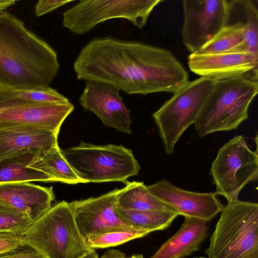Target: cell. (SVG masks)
<instances>
[{
	"label": "cell",
	"mask_w": 258,
	"mask_h": 258,
	"mask_svg": "<svg viewBox=\"0 0 258 258\" xmlns=\"http://www.w3.org/2000/svg\"><path fill=\"white\" fill-rule=\"evenodd\" d=\"M227 0H183V43L190 53L197 52L224 27Z\"/></svg>",
	"instance_id": "30bf717a"
},
{
	"label": "cell",
	"mask_w": 258,
	"mask_h": 258,
	"mask_svg": "<svg viewBox=\"0 0 258 258\" xmlns=\"http://www.w3.org/2000/svg\"><path fill=\"white\" fill-rule=\"evenodd\" d=\"M214 81L204 77L188 81L153 113L167 155L173 153L180 137L194 124Z\"/></svg>",
	"instance_id": "52a82bcc"
},
{
	"label": "cell",
	"mask_w": 258,
	"mask_h": 258,
	"mask_svg": "<svg viewBox=\"0 0 258 258\" xmlns=\"http://www.w3.org/2000/svg\"><path fill=\"white\" fill-rule=\"evenodd\" d=\"M130 258H144V257L141 254H137L132 255Z\"/></svg>",
	"instance_id": "836d02e7"
},
{
	"label": "cell",
	"mask_w": 258,
	"mask_h": 258,
	"mask_svg": "<svg viewBox=\"0 0 258 258\" xmlns=\"http://www.w3.org/2000/svg\"><path fill=\"white\" fill-rule=\"evenodd\" d=\"M74 109L70 102L1 109L0 129L33 127L59 134L61 124Z\"/></svg>",
	"instance_id": "9a60e30c"
},
{
	"label": "cell",
	"mask_w": 258,
	"mask_h": 258,
	"mask_svg": "<svg viewBox=\"0 0 258 258\" xmlns=\"http://www.w3.org/2000/svg\"><path fill=\"white\" fill-rule=\"evenodd\" d=\"M100 258H127L122 251L111 249L106 251Z\"/></svg>",
	"instance_id": "4dcf8cb0"
},
{
	"label": "cell",
	"mask_w": 258,
	"mask_h": 258,
	"mask_svg": "<svg viewBox=\"0 0 258 258\" xmlns=\"http://www.w3.org/2000/svg\"><path fill=\"white\" fill-rule=\"evenodd\" d=\"M243 41L244 34L241 30L234 27H223L196 53L212 54L231 51Z\"/></svg>",
	"instance_id": "d4e9b609"
},
{
	"label": "cell",
	"mask_w": 258,
	"mask_h": 258,
	"mask_svg": "<svg viewBox=\"0 0 258 258\" xmlns=\"http://www.w3.org/2000/svg\"><path fill=\"white\" fill-rule=\"evenodd\" d=\"M58 134L33 127L0 129V160L58 146Z\"/></svg>",
	"instance_id": "e0dca14e"
},
{
	"label": "cell",
	"mask_w": 258,
	"mask_h": 258,
	"mask_svg": "<svg viewBox=\"0 0 258 258\" xmlns=\"http://www.w3.org/2000/svg\"><path fill=\"white\" fill-rule=\"evenodd\" d=\"M147 188L153 196L184 217L208 222L221 212L224 207L215 193L184 190L165 179L147 186Z\"/></svg>",
	"instance_id": "5bb4252c"
},
{
	"label": "cell",
	"mask_w": 258,
	"mask_h": 258,
	"mask_svg": "<svg viewBox=\"0 0 258 258\" xmlns=\"http://www.w3.org/2000/svg\"><path fill=\"white\" fill-rule=\"evenodd\" d=\"M52 187L29 182L0 184V205L24 214L33 222L51 207Z\"/></svg>",
	"instance_id": "2e32d148"
},
{
	"label": "cell",
	"mask_w": 258,
	"mask_h": 258,
	"mask_svg": "<svg viewBox=\"0 0 258 258\" xmlns=\"http://www.w3.org/2000/svg\"><path fill=\"white\" fill-rule=\"evenodd\" d=\"M33 155L27 153L0 160V184L33 181L52 182L46 174L28 167Z\"/></svg>",
	"instance_id": "603a6c76"
},
{
	"label": "cell",
	"mask_w": 258,
	"mask_h": 258,
	"mask_svg": "<svg viewBox=\"0 0 258 258\" xmlns=\"http://www.w3.org/2000/svg\"><path fill=\"white\" fill-rule=\"evenodd\" d=\"M82 258H100L97 254V253L95 251V250H92L88 254H86Z\"/></svg>",
	"instance_id": "d6a6232c"
},
{
	"label": "cell",
	"mask_w": 258,
	"mask_h": 258,
	"mask_svg": "<svg viewBox=\"0 0 258 258\" xmlns=\"http://www.w3.org/2000/svg\"><path fill=\"white\" fill-rule=\"evenodd\" d=\"M117 189L97 197L69 203L81 234L89 236L113 231L147 232L137 229L124 222L116 213Z\"/></svg>",
	"instance_id": "8fae6325"
},
{
	"label": "cell",
	"mask_w": 258,
	"mask_h": 258,
	"mask_svg": "<svg viewBox=\"0 0 258 258\" xmlns=\"http://www.w3.org/2000/svg\"><path fill=\"white\" fill-rule=\"evenodd\" d=\"M74 1L39 0L34 6L35 14L39 17L50 13Z\"/></svg>",
	"instance_id": "f546056e"
},
{
	"label": "cell",
	"mask_w": 258,
	"mask_h": 258,
	"mask_svg": "<svg viewBox=\"0 0 258 258\" xmlns=\"http://www.w3.org/2000/svg\"><path fill=\"white\" fill-rule=\"evenodd\" d=\"M207 222L185 217L178 230L149 258H184L200 249L208 234Z\"/></svg>",
	"instance_id": "ac0fdd59"
},
{
	"label": "cell",
	"mask_w": 258,
	"mask_h": 258,
	"mask_svg": "<svg viewBox=\"0 0 258 258\" xmlns=\"http://www.w3.org/2000/svg\"><path fill=\"white\" fill-rule=\"evenodd\" d=\"M188 66L195 74L214 80L242 77L257 82L258 54L252 52L192 53Z\"/></svg>",
	"instance_id": "4fadbf2b"
},
{
	"label": "cell",
	"mask_w": 258,
	"mask_h": 258,
	"mask_svg": "<svg viewBox=\"0 0 258 258\" xmlns=\"http://www.w3.org/2000/svg\"><path fill=\"white\" fill-rule=\"evenodd\" d=\"M118 216L134 228L149 233L168 228L178 214L165 211H134L116 207Z\"/></svg>",
	"instance_id": "cb8c5ba5"
},
{
	"label": "cell",
	"mask_w": 258,
	"mask_h": 258,
	"mask_svg": "<svg viewBox=\"0 0 258 258\" xmlns=\"http://www.w3.org/2000/svg\"><path fill=\"white\" fill-rule=\"evenodd\" d=\"M78 176L84 182L121 181L137 175L140 166L132 151L122 145H96L81 142L61 150Z\"/></svg>",
	"instance_id": "8992f818"
},
{
	"label": "cell",
	"mask_w": 258,
	"mask_h": 258,
	"mask_svg": "<svg viewBox=\"0 0 258 258\" xmlns=\"http://www.w3.org/2000/svg\"><path fill=\"white\" fill-rule=\"evenodd\" d=\"M59 63L56 51L11 13H0V87H48Z\"/></svg>",
	"instance_id": "7a4b0ae2"
},
{
	"label": "cell",
	"mask_w": 258,
	"mask_h": 258,
	"mask_svg": "<svg viewBox=\"0 0 258 258\" xmlns=\"http://www.w3.org/2000/svg\"><path fill=\"white\" fill-rule=\"evenodd\" d=\"M15 0H0V13H3L10 7L17 3Z\"/></svg>",
	"instance_id": "1f68e13d"
},
{
	"label": "cell",
	"mask_w": 258,
	"mask_h": 258,
	"mask_svg": "<svg viewBox=\"0 0 258 258\" xmlns=\"http://www.w3.org/2000/svg\"><path fill=\"white\" fill-rule=\"evenodd\" d=\"M161 0L80 1L64 12L62 25L73 33L83 35L105 21L124 19L143 28Z\"/></svg>",
	"instance_id": "ba28073f"
},
{
	"label": "cell",
	"mask_w": 258,
	"mask_h": 258,
	"mask_svg": "<svg viewBox=\"0 0 258 258\" xmlns=\"http://www.w3.org/2000/svg\"><path fill=\"white\" fill-rule=\"evenodd\" d=\"M116 204L117 208L127 210L176 212L150 194L143 182L127 181L125 187L117 189Z\"/></svg>",
	"instance_id": "7402d4cb"
},
{
	"label": "cell",
	"mask_w": 258,
	"mask_h": 258,
	"mask_svg": "<svg viewBox=\"0 0 258 258\" xmlns=\"http://www.w3.org/2000/svg\"><path fill=\"white\" fill-rule=\"evenodd\" d=\"M211 236L206 258H258V204L228 202Z\"/></svg>",
	"instance_id": "5b68a950"
},
{
	"label": "cell",
	"mask_w": 258,
	"mask_h": 258,
	"mask_svg": "<svg viewBox=\"0 0 258 258\" xmlns=\"http://www.w3.org/2000/svg\"><path fill=\"white\" fill-rule=\"evenodd\" d=\"M69 102L70 101L66 97L49 86L35 89H12L0 87V109Z\"/></svg>",
	"instance_id": "44dd1931"
},
{
	"label": "cell",
	"mask_w": 258,
	"mask_h": 258,
	"mask_svg": "<svg viewBox=\"0 0 258 258\" xmlns=\"http://www.w3.org/2000/svg\"><path fill=\"white\" fill-rule=\"evenodd\" d=\"M24 233L0 231V252L16 248L24 243Z\"/></svg>",
	"instance_id": "83f0119b"
},
{
	"label": "cell",
	"mask_w": 258,
	"mask_h": 258,
	"mask_svg": "<svg viewBox=\"0 0 258 258\" xmlns=\"http://www.w3.org/2000/svg\"><path fill=\"white\" fill-rule=\"evenodd\" d=\"M0 258H44L31 246L23 245L9 250L0 252Z\"/></svg>",
	"instance_id": "f1b7e54d"
},
{
	"label": "cell",
	"mask_w": 258,
	"mask_h": 258,
	"mask_svg": "<svg viewBox=\"0 0 258 258\" xmlns=\"http://www.w3.org/2000/svg\"><path fill=\"white\" fill-rule=\"evenodd\" d=\"M73 69L79 80L107 83L128 94H173L188 81L187 71L169 50L108 36L85 44Z\"/></svg>",
	"instance_id": "6da1fadb"
},
{
	"label": "cell",
	"mask_w": 258,
	"mask_h": 258,
	"mask_svg": "<svg viewBox=\"0 0 258 258\" xmlns=\"http://www.w3.org/2000/svg\"><path fill=\"white\" fill-rule=\"evenodd\" d=\"M146 233L127 231H113L93 235L86 238L88 245L92 249L116 246L133 239L141 238Z\"/></svg>",
	"instance_id": "484cf974"
},
{
	"label": "cell",
	"mask_w": 258,
	"mask_h": 258,
	"mask_svg": "<svg viewBox=\"0 0 258 258\" xmlns=\"http://www.w3.org/2000/svg\"><path fill=\"white\" fill-rule=\"evenodd\" d=\"M120 90L103 82L88 80L79 101L86 111L94 113L106 127L131 134V116L122 101Z\"/></svg>",
	"instance_id": "7c38bea8"
},
{
	"label": "cell",
	"mask_w": 258,
	"mask_h": 258,
	"mask_svg": "<svg viewBox=\"0 0 258 258\" xmlns=\"http://www.w3.org/2000/svg\"><path fill=\"white\" fill-rule=\"evenodd\" d=\"M193 258H206V257L205 256H197V257H194Z\"/></svg>",
	"instance_id": "e575fe53"
},
{
	"label": "cell",
	"mask_w": 258,
	"mask_h": 258,
	"mask_svg": "<svg viewBox=\"0 0 258 258\" xmlns=\"http://www.w3.org/2000/svg\"><path fill=\"white\" fill-rule=\"evenodd\" d=\"M258 82L245 78L215 80L195 123L200 137L237 129L248 117Z\"/></svg>",
	"instance_id": "3957f363"
},
{
	"label": "cell",
	"mask_w": 258,
	"mask_h": 258,
	"mask_svg": "<svg viewBox=\"0 0 258 258\" xmlns=\"http://www.w3.org/2000/svg\"><path fill=\"white\" fill-rule=\"evenodd\" d=\"M22 242L44 258H82L94 249L87 244L69 203L51 207L23 234Z\"/></svg>",
	"instance_id": "277c9868"
},
{
	"label": "cell",
	"mask_w": 258,
	"mask_h": 258,
	"mask_svg": "<svg viewBox=\"0 0 258 258\" xmlns=\"http://www.w3.org/2000/svg\"><path fill=\"white\" fill-rule=\"evenodd\" d=\"M215 194L230 202L238 200L241 189L258 178L257 151L247 146L243 136L236 135L218 151L210 169Z\"/></svg>",
	"instance_id": "9c48e42d"
},
{
	"label": "cell",
	"mask_w": 258,
	"mask_h": 258,
	"mask_svg": "<svg viewBox=\"0 0 258 258\" xmlns=\"http://www.w3.org/2000/svg\"><path fill=\"white\" fill-rule=\"evenodd\" d=\"M33 223L24 214L0 205V231L24 233Z\"/></svg>",
	"instance_id": "4316f807"
},
{
	"label": "cell",
	"mask_w": 258,
	"mask_h": 258,
	"mask_svg": "<svg viewBox=\"0 0 258 258\" xmlns=\"http://www.w3.org/2000/svg\"><path fill=\"white\" fill-rule=\"evenodd\" d=\"M28 167L46 174L52 182L84 183L62 155L58 145L34 155Z\"/></svg>",
	"instance_id": "ffe728a7"
},
{
	"label": "cell",
	"mask_w": 258,
	"mask_h": 258,
	"mask_svg": "<svg viewBox=\"0 0 258 258\" xmlns=\"http://www.w3.org/2000/svg\"><path fill=\"white\" fill-rule=\"evenodd\" d=\"M224 27L236 28L244 34L243 43L231 51L258 54V10L254 1H227Z\"/></svg>",
	"instance_id": "d6986e66"
}]
</instances>
